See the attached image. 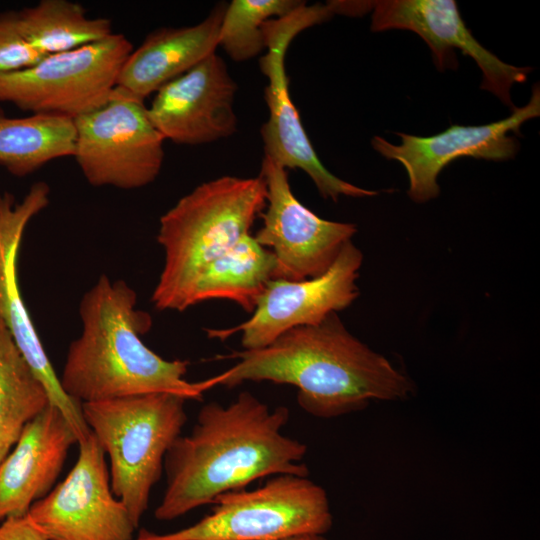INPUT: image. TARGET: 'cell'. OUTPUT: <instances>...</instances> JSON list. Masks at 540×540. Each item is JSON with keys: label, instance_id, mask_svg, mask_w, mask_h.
Listing matches in <instances>:
<instances>
[{"label": "cell", "instance_id": "10", "mask_svg": "<svg viewBox=\"0 0 540 540\" xmlns=\"http://www.w3.org/2000/svg\"><path fill=\"white\" fill-rule=\"evenodd\" d=\"M78 446L68 475L27 516L47 540H134L137 527L112 492L105 452L91 432Z\"/></svg>", "mask_w": 540, "mask_h": 540}, {"label": "cell", "instance_id": "15", "mask_svg": "<svg viewBox=\"0 0 540 540\" xmlns=\"http://www.w3.org/2000/svg\"><path fill=\"white\" fill-rule=\"evenodd\" d=\"M371 30H409L428 45L436 67H457L454 50L471 57L482 73L481 89L514 107L511 89L526 81L531 68L510 65L485 49L466 27L454 0L373 1Z\"/></svg>", "mask_w": 540, "mask_h": 540}, {"label": "cell", "instance_id": "16", "mask_svg": "<svg viewBox=\"0 0 540 540\" xmlns=\"http://www.w3.org/2000/svg\"><path fill=\"white\" fill-rule=\"evenodd\" d=\"M237 84L225 61L216 53L162 86L148 116L164 139L176 144L200 145L234 134Z\"/></svg>", "mask_w": 540, "mask_h": 540}, {"label": "cell", "instance_id": "12", "mask_svg": "<svg viewBox=\"0 0 540 540\" xmlns=\"http://www.w3.org/2000/svg\"><path fill=\"white\" fill-rule=\"evenodd\" d=\"M362 252L346 243L322 275L300 281L271 279L251 317L231 328L206 329L210 338L225 339L240 332L244 350L265 347L296 327L322 322L331 313L349 307L359 296L356 280Z\"/></svg>", "mask_w": 540, "mask_h": 540}, {"label": "cell", "instance_id": "18", "mask_svg": "<svg viewBox=\"0 0 540 540\" xmlns=\"http://www.w3.org/2000/svg\"><path fill=\"white\" fill-rule=\"evenodd\" d=\"M226 6L217 5L196 25L163 27L148 34L125 60L116 86L144 101L215 53Z\"/></svg>", "mask_w": 540, "mask_h": 540}, {"label": "cell", "instance_id": "2", "mask_svg": "<svg viewBox=\"0 0 540 540\" xmlns=\"http://www.w3.org/2000/svg\"><path fill=\"white\" fill-rule=\"evenodd\" d=\"M238 362L211 378L213 386L268 381L297 388L308 414L334 418L366 408L371 401H398L413 392L411 380L383 355L348 331L337 313L296 327L269 345L234 351Z\"/></svg>", "mask_w": 540, "mask_h": 540}, {"label": "cell", "instance_id": "25", "mask_svg": "<svg viewBox=\"0 0 540 540\" xmlns=\"http://www.w3.org/2000/svg\"><path fill=\"white\" fill-rule=\"evenodd\" d=\"M0 540H47L27 515L9 517L0 523Z\"/></svg>", "mask_w": 540, "mask_h": 540}, {"label": "cell", "instance_id": "22", "mask_svg": "<svg viewBox=\"0 0 540 540\" xmlns=\"http://www.w3.org/2000/svg\"><path fill=\"white\" fill-rule=\"evenodd\" d=\"M49 404L45 387L0 320V464L25 426Z\"/></svg>", "mask_w": 540, "mask_h": 540}, {"label": "cell", "instance_id": "1", "mask_svg": "<svg viewBox=\"0 0 540 540\" xmlns=\"http://www.w3.org/2000/svg\"><path fill=\"white\" fill-rule=\"evenodd\" d=\"M289 417L287 407L270 409L248 391L228 405L205 404L191 433L165 455L166 488L155 518L176 519L267 476H308L307 446L282 433Z\"/></svg>", "mask_w": 540, "mask_h": 540}, {"label": "cell", "instance_id": "7", "mask_svg": "<svg viewBox=\"0 0 540 540\" xmlns=\"http://www.w3.org/2000/svg\"><path fill=\"white\" fill-rule=\"evenodd\" d=\"M333 8L331 1L313 5L304 2L292 13L264 22L263 34L267 52L260 58L259 66L268 80L264 96L269 117L262 125L260 133L265 157L286 169L303 170L323 198L337 202L340 196L371 197L378 192L353 185L326 169L315 152L291 100L285 68L286 51L291 41L303 30L336 15Z\"/></svg>", "mask_w": 540, "mask_h": 540}, {"label": "cell", "instance_id": "11", "mask_svg": "<svg viewBox=\"0 0 540 540\" xmlns=\"http://www.w3.org/2000/svg\"><path fill=\"white\" fill-rule=\"evenodd\" d=\"M260 176L266 184L262 226L254 239L276 260L273 279L300 281L324 274L357 232L353 223L317 216L293 194L286 168L263 157Z\"/></svg>", "mask_w": 540, "mask_h": 540}, {"label": "cell", "instance_id": "21", "mask_svg": "<svg viewBox=\"0 0 540 540\" xmlns=\"http://www.w3.org/2000/svg\"><path fill=\"white\" fill-rule=\"evenodd\" d=\"M17 12L24 37L45 56L101 41L113 33L110 19L91 18L81 4L69 0H41Z\"/></svg>", "mask_w": 540, "mask_h": 540}, {"label": "cell", "instance_id": "23", "mask_svg": "<svg viewBox=\"0 0 540 540\" xmlns=\"http://www.w3.org/2000/svg\"><path fill=\"white\" fill-rule=\"evenodd\" d=\"M304 1L233 0L227 4L219 31V46L236 62L250 60L266 49L263 24L284 17Z\"/></svg>", "mask_w": 540, "mask_h": 540}, {"label": "cell", "instance_id": "14", "mask_svg": "<svg viewBox=\"0 0 540 540\" xmlns=\"http://www.w3.org/2000/svg\"><path fill=\"white\" fill-rule=\"evenodd\" d=\"M49 194L50 188L44 181L34 183L20 202L9 192L0 193V320L45 387L50 404L67 419L79 443L90 434L81 403L62 389L24 304L17 277L23 234L30 220L48 206Z\"/></svg>", "mask_w": 540, "mask_h": 540}, {"label": "cell", "instance_id": "24", "mask_svg": "<svg viewBox=\"0 0 540 540\" xmlns=\"http://www.w3.org/2000/svg\"><path fill=\"white\" fill-rule=\"evenodd\" d=\"M44 57L24 37L18 12H0V74L26 69Z\"/></svg>", "mask_w": 540, "mask_h": 540}, {"label": "cell", "instance_id": "20", "mask_svg": "<svg viewBox=\"0 0 540 540\" xmlns=\"http://www.w3.org/2000/svg\"><path fill=\"white\" fill-rule=\"evenodd\" d=\"M74 120L31 114L8 117L0 110V166L17 177L30 175L48 162L74 155Z\"/></svg>", "mask_w": 540, "mask_h": 540}, {"label": "cell", "instance_id": "19", "mask_svg": "<svg viewBox=\"0 0 540 540\" xmlns=\"http://www.w3.org/2000/svg\"><path fill=\"white\" fill-rule=\"evenodd\" d=\"M275 269L273 253L247 234L202 271L192 289L189 306L225 299L252 313L274 278Z\"/></svg>", "mask_w": 540, "mask_h": 540}, {"label": "cell", "instance_id": "9", "mask_svg": "<svg viewBox=\"0 0 540 540\" xmlns=\"http://www.w3.org/2000/svg\"><path fill=\"white\" fill-rule=\"evenodd\" d=\"M73 120V157L89 184L131 190L159 175L165 139L144 101L116 86L106 103Z\"/></svg>", "mask_w": 540, "mask_h": 540}, {"label": "cell", "instance_id": "6", "mask_svg": "<svg viewBox=\"0 0 540 540\" xmlns=\"http://www.w3.org/2000/svg\"><path fill=\"white\" fill-rule=\"evenodd\" d=\"M212 512L169 534L141 529L134 540H281L332 526L326 491L308 476L275 475L254 490L218 496Z\"/></svg>", "mask_w": 540, "mask_h": 540}, {"label": "cell", "instance_id": "13", "mask_svg": "<svg viewBox=\"0 0 540 540\" xmlns=\"http://www.w3.org/2000/svg\"><path fill=\"white\" fill-rule=\"evenodd\" d=\"M539 115L540 87L534 84L528 103L515 107L505 119L478 126L453 124L440 133L425 137L396 132L401 140L399 145L380 136H375L371 144L381 156L402 164L409 180L408 196L423 203L439 195L438 175L458 158L512 159L519 150V143L510 133L519 135L520 127Z\"/></svg>", "mask_w": 540, "mask_h": 540}, {"label": "cell", "instance_id": "3", "mask_svg": "<svg viewBox=\"0 0 540 540\" xmlns=\"http://www.w3.org/2000/svg\"><path fill=\"white\" fill-rule=\"evenodd\" d=\"M136 303V292L125 281L105 275L84 294L82 332L69 345L59 378L69 397L82 404L166 392L198 400L212 387L210 379H185L189 361L166 360L143 343L152 319Z\"/></svg>", "mask_w": 540, "mask_h": 540}, {"label": "cell", "instance_id": "4", "mask_svg": "<svg viewBox=\"0 0 540 540\" xmlns=\"http://www.w3.org/2000/svg\"><path fill=\"white\" fill-rule=\"evenodd\" d=\"M266 196L260 175L223 176L197 186L161 216L157 241L165 257L151 296L156 309L181 312L190 307L202 271L250 234Z\"/></svg>", "mask_w": 540, "mask_h": 540}, {"label": "cell", "instance_id": "17", "mask_svg": "<svg viewBox=\"0 0 540 540\" xmlns=\"http://www.w3.org/2000/svg\"><path fill=\"white\" fill-rule=\"evenodd\" d=\"M74 444V430L51 404L25 426L0 464V523L27 515L54 488Z\"/></svg>", "mask_w": 540, "mask_h": 540}, {"label": "cell", "instance_id": "5", "mask_svg": "<svg viewBox=\"0 0 540 540\" xmlns=\"http://www.w3.org/2000/svg\"><path fill=\"white\" fill-rule=\"evenodd\" d=\"M187 400L160 392L81 404L87 426L109 456L112 492L136 527L162 476L165 455L187 421Z\"/></svg>", "mask_w": 540, "mask_h": 540}, {"label": "cell", "instance_id": "8", "mask_svg": "<svg viewBox=\"0 0 540 540\" xmlns=\"http://www.w3.org/2000/svg\"><path fill=\"white\" fill-rule=\"evenodd\" d=\"M133 50L121 33L44 57L26 69L0 74V102L32 114L75 119L107 102Z\"/></svg>", "mask_w": 540, "mask_h": 540}, {"label": "cell", "instance_id": "26", "mask_svg": "<svg viewBox=\"0 0 540 540\" xmlns=\"http://www.w3.org/2000/svg\"><path fill=\"white\" fill-rule=\"evenodd\" d=\"M281 540H327L323 537V535L319 534H302V535H296L288 538H284Z\"/></svg>", "mask_w": 540, "mask_h": 540}]
</instances>
